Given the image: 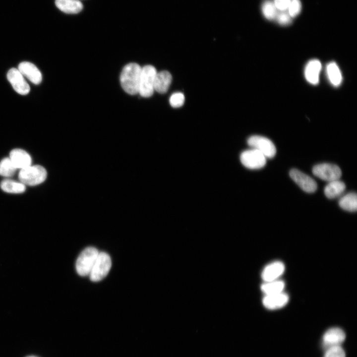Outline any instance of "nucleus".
<instances>
[{"mask_svg":"<svg viewBox=\"0 0 357 357\" xmlns=\"http://www.w3.org/2000/svg\"><path fill=\"white\" fill-rule=\"evenodd\" d=\"M142 67L136 63H129L123 68L120 75V84L127 93L138 94Z\"/></svg>","mask_w":357,"mask_h":357,"instance_id":"obj_1","label":"nucleus"},{"mask_svg":"<svg viewBox=\"0 0 357 357\" xmlns=\"http://www.w3.org/2000/svg\"><path fill=\"white\" fill-rule=\"evenodd\" d=\"M47 175V171L43 167L30 165L20 170L18 178L24 184L34 186L43 182L46 179Z\"/></svg>","mask_w":357,"mask_h":357,"instance_id":"obj_2","label":"nucleus"},{"mask_svg":"<svg viewBox=\"0 0 357 357\" xmlns=\"http://www.w3.org/2000/svg\"><path fill=\"white\" fill-rule=\"evenodd\" d=\"M97 249L89 246L84 249L77 259L76 269L81 276L90 274L99 254Z\"/></svg>","mask_w":357,"mask_h":357,"instance_id":"obj_3","label":"nucleus"},{"mask_svg":"<svg viewBox=\"0 0 357 357\" xmlns=\"http://www.w3.org/2000/svg\"><path fill=\"white\" fill-rule=\"evenodd\" d=\"M157 72L156 68L152 65H147L142 67L138 92L141 96L148 98L153 95Z\"/></svg>","mask_w":357,"mask_h":357,"instance_id":"obj_4","label":"nucleus"},{"mask_svg":"<svg viewBox=\"0 0 357 357\" xmlns=\"http://www.w3.org/2000/svg\"><path fill=\"white\" fill-rule=\"evenodd\" d=\"M112 265L110 256L106 252L99 253L95 264L89 274L93 282H98L103 279L108 274Z\"/></svg>","mask_w":357,"mask_h":357,"instance_id":"obj_5","label":"nucleus"},{"mask_svg":"<svg viewBox=\"0 0 357 357\" xmlns=\"http://www.w3.org/2000/svg\"><path fill=\"white\" fill-rule=\"evenodd\" d=\"M313 174L319 178L328 182L339 179L342 171L337 165L329 163H322L314 166Z\"/></svg>","mask_w":357,"mask_h":357,"instance_id":"obj_6","label":"nucleus"},{"mask_svg":"<svg viewBox=\"0 0 357 357\" xmlns=\"http://www.w3.org/2000/svg\"><path fill=\"white\" fill-rule=\"evenodd\" d=\"M247 144L252 148L260 151L266 158H272L276 153V149L274 143L269 139L264 136H251L248 139Z\"/></svg>","mask_w":357,"mask_h":357,"instance_id":"obj_7","label":"nucleus"},{"mask_svg":"<svg viewBox=\"0 0 357 357\" xmlns=\"http://www.w3.org/2000/svg\"><path fill=\"white\" fill-rule=\"evenodd\" d=\"M240 160L242 165L250 169H259L266 164V158L257 149L252 148L243 151Z\"/></svg>","mask_w":357,"mask_h":357,"instance_id":"obj_8","label":"nucleus"},{"mask_svg":"<svg viewBox=\"0 0 357 357\" xmlns=\"http://www.w3.org/2000/svg\"><path fill=\"white\" fill-rule=\"evenodd\" d=\"M345 339L346 334L343 329L337 327L330 328L322 336V347L326 349L330 347L341 345Z\"/></svg>","mask_w":357,"mask_h":357,"instance_id":"obj_9","label":"nucleus"},{"mask_svg":"<svg viewBox=\"0 0 357 357\" xmlns=\"http://www.w3.org/2000/svg\"><path fill=\"white\" fill-rule=\"evenodd\" d=\"M7 77L17 93L22 95L29 93L30 90V86L17 68H12L9 69L7 72Z\"/></svg>","mask_w":357,"mask_h":357,"instance_id":"obj_10","label":"nucleus"},{"mask_svg":"<svg viewBox=\"0 0 357 357\" xmlns=\"http://www.w3.org/2000/svg\"><path fill=\"white\" fill-rule=\"evenodd\" d=\"M290 176L303 191L306 192L312 193L317 189L316 181L310 177L297 169L291 170L290 172Z\"/></svg>","mask_w":357,"mask_h":357,"instance_id":"obj_11","label":"nucleus"},{"mask_svg":"<svg viewBox=\"0 0 357 357\" xmlns=\"http://www.w3.org/2000/svg\"><path fill=\"white\" fill-rule=\"evenodd\" d=\"M321 68L322 64L319 60L312 59L309 60L305 65L304 70L306 81L313 85L318 84Z\"/></svg>","mask_w":357,"mask_h":357,"instance_id":"obj_12","label":"nucleus"},{"mask_svg":"<svg viewBox=\"0 0 357 357\" xmlns=\"http://www.w3.org/2000/svg\"><path fill=\"white\" fill-rule=\"evenodd\" d=\"M23 76L35 84H39L42 80V74L33 63L23 61L19 63L17 68Z\"/></svg>","mask_w":357,"mask_h":357,"instance_id":"obj_13","label":"nucleus"},{"mask_svg":"<svg viewBox=\"0 0 357 357\" xmlns=\"http://www.w3.org/2000/svg\"><path fill=\"white\" fill-rule=\"evenodd\" d=\"M285 265L281 261H277L269 263L263 269L261 277L265 282L277 280L283 273Z\"/></svg>","mask_w":357,"mask_h":357,"instance_id":"obj_14","label":"nucleus"},{"mask_svg":"<svg viewBox=\"0 0 357 357\" xmlns=\"http://www.w3.org/2000/svg\"><path fill=\"white\" fill-rule=\"evenodd\" d=\"M289 301V296L281 292L277 294L265 295L262 302L264 306L269 309H276L284 306Z\"/></svg>","mask_w":357,"mask_h":357,"instance_id":"obj_15","label":"nucleus"},{"mask_svg":"<svg viewBox=\"0 0 357 357\" xmlns=\"http://www.w3.org/2000/svg\"><path fill=\"white\" fill-rule=\"evenodd\" d=\"M9 158L17 168L23 169L31 164V158L25 150L21 149L12 150L9 154Z\"/></svg>","mask_w":357,"mask_h":357,"instance_id":"obj_16","label":"nucleus"},{"mask_svg":"<svg viewBox=\"0 0 357 357\" xmlns=\"http://www.w3.org/2000/svg\"><path fill=\"white\" fill-rule=\"evenodd\" d=\"M172 76L171 73L166 70L157 72L154 84V91L164 94L169 89L171 84Z\"/></svg>","mask_w":357,"mask_h":357,"instance_id":"obj_17","label":"nucleus"},{"mask_svg":"<svg viewBox=\"0 0 357 357\" xmlns=\"http://www.w3.org/2000/svg\"><path fill=\"white\" fill-rule=\"evenodd\" d=\"M326 74L332 86L337 87L341 84L343 76L340 69L336 62L331 61L326 65Z\"/></svg>","mask_w":357,"mask_h":357,"instance_id":"obj_18","label":"nucleus"},{"mask_svg":"<svg viewBox=\"0 0 357 357\" xmlns=\"http://www.w3.org/2000/svg\"><path fill=\"white\" fill-rule=\"evenodd\" d=\"M57 7L67 14H76L80 12L83 5L79 0H56Z\"/></svg>","mask_w":357,"mask_h":357,"instance_id":"obj_19","label":"nucleus"},{"mask_svg":"<svg viewBox=\"0 0 357 357\" xmlns=\"http://www.w3.org/2000/svg\"><path fill=\"white\" fill-rule=\"evenodd\" d=\"M346 189V185L344 182L339 179L335 180L328 182L324 188V193L329 199H334L341 196Z\"/></svg>","mask_w":357,"mask_h":357,"instance_id":"obj_20","label":"nucleus"},{"mask_svg":"<svg viewBox=\"0 0 357 357\" xmlns=\"http://www.w3.org/2000/svg\"><path fill=\"white\" fill-rule=\"evenodd\" d=\"M339 205L343 209L349 212L357 210V195L355 192L349 193L342 196L339 201Z\"/></svg>","mask_w":357,"mask_h":357,"instance_id":"obj_21","label":"nucleus"},{"mask_svg":"<svg viewBox=\"0 0 357 357\" xmlns=\"http://www.w3.org/2000/svg\"><path fill=\"white\" fill-rule=\"evenodd\" d=\"M0 187L4 191L11 193H21L26 189L25 185L22 182L10 179H3Z\"/></svg>","mask_w":357,"mask_h":357,"instance_id":"obj_22","label":"nucleus"},{"mask_svg":"<svg viewBox=\"0 0 357 357\" xmlns=\"http://www.w3.org/2000/svg\"><path fill=\"white\" fill-rule=\"evenodd\" d=\"M285 288V283L280 280H274L265 282L261 286V291L265 295H272L283 292Z\"/></svg>","mask_w":357,"mask_h":357,"instance_id":"obj_23","label":"nucleus"},{"mask_svg":"<svg viewBox=\"0 0 357 357\" xmlns=\"http://www.w3.org/2000/svg\"><path fill=\"white\" fill-rule=\"evenodd\" d=\"M17 168L9 158H5L0 162V175L5 177L13 176Z\"/></svg>","mask_w":357,"mask_h":357,"instance_id":"obj_24","label":"nucleus"},{"mask_svg":"<svg viewBox=\"0 0 357 357\" xmlns=\"http://www.w3.org/2000/svg\"><path fill=\"white\" fill-rule=\"evenodd\" d=\"M262 11L266 19L271 20L275 19L278 9L273 1L267 0L262 4Z\"/></svg>","mask_w":357,"mask_h":357,"instance_id":"obj_25","label":"nucleus"},{"mask_svg":"<svg viewBox=\"0 0 357 357\" xmlns=\"http://www.w3.org/2000/svg\"><path fill=\"white\" fill-rule=\"evenodd\" d=\"M323 357H346V353L341 345L329 347L325 349Z\"/></svg>","mask_w":357,"mask_h":357,"instance_id":"obj_26","label":"nucleus"},{"mask_svg":"<svg viewBox=\"0 0 357 357\" xmlns=\"http://www.w3.org/2000/svg\"><path fill=\"white\" fill-rule=\"evenodd\" d=\"M292 18V17L290 16L287 10H278L275 19L279 24L282 25H287L291 23Z\"/></svg>","mask_w":357,"mask_h":357,"instance_id":"obj_27","label":"nucleus"},{"mask_svg":"<svg viewBox=\"0 0 357 357\" xmlns=\"http://www.w3.org/2000/svg\"><path fill=\"white\" fill-rule=\"evenodd\" d=\"M185 97L181 92H176L170 97L169 102L171 106L173 108L181 107L184 102Z\"/></svg>","mask_w":357,"mask_h":357,"instance_id":"obj_28","label":"nucleus"},{"mask_svg":"<svg viewBox=\"0 0 357 357\" xmlns=\"http://www.w3.org/2000/svg\"><path fill=\"white\" fill-rule=\"evenodd\" d=\"M301 8V5L299 0H291L288 11L290 16L294 17L299 13Z\"/></svg>","mask_w":357,"mask_h":357,"instance_id":"obj_29","label":"nucleus"},{"mask_svg":"<svg viewBox=\"0 0 357 357\" xmlns=\"http://www.w3.org/2000/svg\"><path fill=\"white\" fill-rule=\"evenodd\" d=\"M291 0H274V3L278 10H287Z\"/></svg>","mask_w":357,"mask_h":357,"instance_id":"obj_30","label":"nucleus"},{"mask_svg":"<svg viewBox=\"0 0 357 357\" xmlns=\"http://www.w3.org/2000/svg\"></svg>","mask_w":357,"mask_h":357,"instance_id":"obj_31","label":"nucleus"}]
</instances>
